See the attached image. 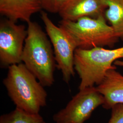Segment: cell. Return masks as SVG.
Listing matches in <instances>:
<instances>
[{"mask_svg": "<svg viewBox=\"0 0 123 123\" xmlns=\"http://www.w3.org/2000/svg\"><path fill=\"white\" fill-rule=\"evenodd\" d=\"M27 24L22 62L44 87H51L57 67L52 43L39 24L31 21Z\"/></svg>", "mask_w": 123, "mask_h": 123, "instance_id": "6da1fadb", "label": "cell"}, {"mask_svg": "<svg viewBox=\"0 0 123 123\" xmlns=\"http://www.w3.org/2000/svg\"><path fill=\"white\" fill-rule=\"evenodd\" d=\"M3 83L16 108L32 114H38L47 105L48 93L24 63L9 66Z\"/></svg>", "mask_w": 123, "mask_h": 123, "instance_id": "7a4b0ae2", "label": "cell"}, {"mask_svg": "<svg viewBox=\"0 0 123 123\" xmlns=\"http://www.w3.org/2000/svg\"><path fill=\"white\" fill-rule=\"evenodd\" d=\"M121 58H123V46L114 49L99 47L76 49L74 67L80 79L79 90L100 84L108 71L116 68L114 62Z\"/></svg>", "mask_w": 123, "mask_h": 123, "instance_id": "3957f363", "label": "cell"}, {"mask_svg": "<svg viewBox=\"0 0 123 123\" xmlns=\"http://www.w3.org/2000/svg\"><path fill=\"white\" fill-rule=\"evenodd\" d=\"M106 20L104 15L97 18L85 17L76 21L62 20L59 26L73 40L77 48L112 47L119 37Z\"/></svg>", "mask_w": 123, "mask_h": 123, "instance_id": "277c9868", "label": "cell"}, {"mask_svg": "<svg viewBox=\"0 0 123 123\" xmlns=\"http://www.w3.org/2000/svg\"><path fill=\"white\" fill-rule=\"evenodd\" d=\"M41 18L53 45L56 66L61 71L63 80L69 84L75 75L74 58L77 46L66 31L55 25L45 12H41Z\"/></svg>", "mask_w": 123, "mask_h": 123, "instance_id": "5b68a950", "label": "cell"}, {"mask_svg": "<svg viewBox=\"0 0 123 123\" xmlns=\"http://www.w3.org/2000/svg\"><path fill=\"white\" fill-rule=\"evenodd\" d=\"M66 107L53 115L55 123H84L89 119L93 112L103 105L105 99L96 87L79 90Z\"/></svg>", "mask_w": 123, "mask_h": 123, "instance_id": "8992f818", "label": "cell"}, {"mask_svg": "<svg viewBox=\"0 0 123 123\" xmlns=\"http://www.w3.org/2000/svg\"><path fill=\"white\" fill-rule=\"evenodd\" d=\"M6 19L0 23V61L3 67L22 62V55L27 31L25 26Z\"/></svg>", "mask_w": 123, "mask_h": 123, "instance_id": "52a82bcc", "label": "cell"}, {"mask_svg": "<svg viewBox=\"0 0 123 123\" xmlns=\"http://www.w3.org/2000/svg\"><path fill=\"white\" fill-rule=\"evenodd\" d=\"M105 0H67L58 14L62 20L76 21L80 18H97L104 15Z\"/></svg>", "mask_w": 123, "mask_h": 123, "instance_id": "ba28073f", "label": "cell"}, {"mask_svg": "<svg viewBox=\"0 0 123 123\" xmlns=\"http://www.w3.org/2000/svg\"><path fill=\"white\" fill-rule=\"evenodd\" d=\"M96 88L104 98L102 106L105 109L110 110L116 105L123 104V75L116 68L108 71Z\"/></svg>", "mask_w": 123, "mask_h": 123, "instance_id": "9c48e42d", "label": "cell"}, {"mask_svg": "<svg viewBox=\"0 0 123 123\" xmlns=\"http://www.w3.org/2000/svg\"><path fill=\"white\" fill-rule=\"evenodd\" d=\"M41 9L39 0H0V13L15 22H30L31 16Z\"/></svg>", "mask_w": 123, "mask_h": 123, "instance_id": "30bf717a", "label": "cell"}, {"mask_svg": "<svg viewBox=\"0 0 123 123\" xmlns=\"http://www.w3.org/2000/svg\"><path fill=\"white\" fill-rule=\"evenodd\" d=\"M107 6L104 13L107 20L119 38H123V0H105Z\"/></svg>", "mask_w": 123, "mask_h": 123, "instance_id": "8fae6325", "label": "cell"}, {"mask_svg": "<svg viewBox=\"0 0 123 123\" xmlns=\"http://www.w3.org/2000/svg\"><path fill=\"white\" fill-rule=\"evenodd\" d=\"M0 123H46L38 114H32L16 108L8 113L0 117Z\"/></svg>", "mask_w": 123, "mask_h": 123, "instance_id": "7c38bea8", "label": "cell"}, {"mask_svg": "<svg viewBox=\"0 0 123 123\" xmlns=\"http://www.w3.org/2000/svg\"><path fill=\"white\" fill-rule=\"evenodd\" d=\"M67 0H39L42 8L52 13H58Z\"/></svg>", "mask_w": 123, "mask_h": 123, "instance_id": "4fadbf2b", "label": "cell"}, {"mask_svg": "<svg viewBox=\"0 0 123 123\" xmlns=\"http://www.w3.org/2000/svg\"><path fill=\"white\" fill-rule=\"evenodd\" d=\"M111 110V117L108 123H123V104L116 105Z\"/></svg>", "mask_w": 123, "mask_h": 123, "instance_id": "5bb4252c", "label": "cell"}, {"mask_svg": "<svg viewBox=\"0 0 123 123\" xmlns=\"http://www.w3.org/2000/svg\"><path fill=\"white\" fill-rule=\"evenodd\" d=\"M114 64L115 66L123 67V60H120L119 59L116 60L114 62Z\"/></svg>", "mask_w": 123, "mask_h": 123, "instance_id": "9a60e30c", "label": "cell"}]
</instances>
